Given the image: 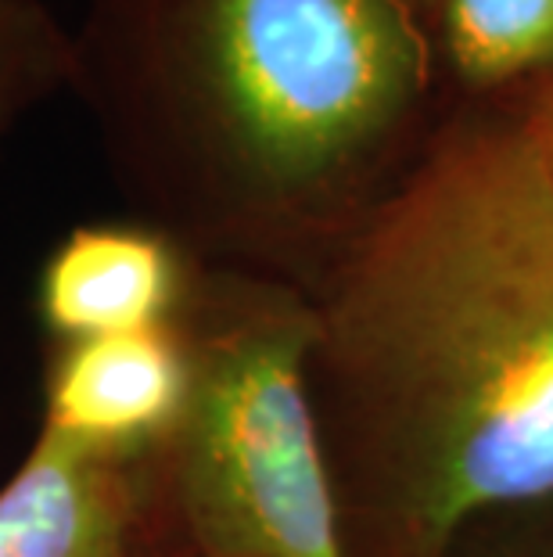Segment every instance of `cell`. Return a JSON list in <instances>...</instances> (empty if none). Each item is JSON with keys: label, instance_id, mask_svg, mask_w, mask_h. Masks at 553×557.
Segmentation results:
<instances>
[{"label": "cell", "instance_id": "obj_5", "mask_svg": "<svg viewBox=\"0 0 553 557\" xmlns=\"http://www.w3.org/2000/svg\"><path fill=\"white\" fill-rule=\"evenodd\" d=\"M187 349L180 327L126 331L43 349L40 435L93 457L144 460L180 418Z\"/></svg>", "mask_w": 553, "mask_h": 557}, {"label": "cell", "instance_id": "obj_7", "mask_svg": "<svg viewBox=\"0 0 553 557\" xmlns=\"http://www.w3.org/2000/svg\"><path fill=\"white\" fill-rule=\"evenodd\" d=\"M428 26L453 98L514 101L553 73V0H435Z\"/></svg>", "mask_w": 553, "mask_h": 557}, {"label": "cell", "instance_id": "obj_12", "mask_svg": "<svg viewBox=\"0 0 553 557\" xmlns=\"http://www.w3.org/2000/svg\"><path fill=\"white\" fill-rule=\"evenodd\" d=\"M406 4H410V8H417L420 15L428 18V11H431V4H435V0H406Z\"/></svg>", "mask_w": 553, "mask_h": 557}, {"label": "cell", "instance_id": "obj_1", "mask_svg": "<svg viewBox=\"0 0 553 557\" xmlns=\"http://www.w3.org/2000/svg\"><path fill=\"white\" fill-rule=\"evenodd\" d=\"M305 292L345 557L553 496V176L511 101L456 98Z\"/></svg>", "mask_w": 553, "mask_h": 557}, {"label": "cell", "instance_id": "obj_2", "mask_svg": "<svg viewBox=\"0 0 553 557\" xmlns=\"http://www.w3.org/2000/svg\"><path fill=\"white\" fill-rule=\"evenodd\" d=\"M73 40V98L129 216L299 288L456 101L406 0H84Z\"/></svg>", "mask_w": 553, "mask_h": 557}, {"label": "cell", "instance_id": "obj_10", "mask_svg": "<svg viewBox=\"0 0 553 557\" xmlns=\"http://www.w3.org/2000/svg\"><path fill=\"white\" fill-rule=\"evenodd\" d=\"M514 112L521 120L525 134L532 137L539 159L553 176V73H546L536 87H528L521 98H514Z\"/></svg>", "mask_w": 553, "mask_h": 557}, {"label": "cell", "instance_id": "obj_4", "mask_svg": "<svg viewBox=\"0 0 553 557\" xmlns=\"http://www.w3.org/2000/svg\"><path fill=\"white\" fill-rule=\"evenodd\" d=\"M202 259L137 216L76 223L33 281V317L47 346L169 327L184 313Z\"/></svg>", "mask_w": 553, "mask_h": 557}, {"label": "cell", "instance_id": "obj_3", "mask_svg": "<svg viewBox=\"0 0 553 557\" xmlns=\"http://www.w3.org/2000/svg\"><path fill=\"white\" fill-rule=\"evenodd\" d=\"M176 327L187 396L144 457L148 529L194 557H345L310 393V292L202 263Z\"/></svg>", "mask_w": 553, "mask_h": 557}, {"label": "cell", "instance_id": "obj_8", "mask_svg": "<svg viewBox=\"0 0 553 557\" xmlns=\"http://www.w3.org/2000/svg\"><path fill=\"white\" fill-rule=\"evenodd\" d=\"M76 40L47 0H0V145L26 115L73 94Z\"/></svg>", "mask_w": 553, "mask_h": 557}, {"label": "cell", "instance_id": "obj_6", "mask_svg": "<svg viewBox=\"0 0 553 557\" xmlns=\"http://www.w3.org/2000/svg\"><path fill=\"white\" fill-rule=\"evenodd\" d=\"M144 460L93 457L37 432L0 485V557H140Z\"/></svg>", "mask_w": 553, "mask_h": 557}, {"label": "cell", "instance_id": "obj_9", "mask_svg": "<svg viewBox=\"0 0 553 557\" xmlns=\"http://www.w3.org/2000/svg\"><path fill=\"white\" fill-rule=\"evenodd\" d=\"M445 557H553V496L470 521Z\"/></svg>", "mask_w": 553, "mask_h": 557}, {"label": "cell", "instance_id": "obj_11", "mask_svg": "<svg viewBox=\"0 0 553 557\" xmlns=\"http://www.w3.org/2000/svg\"><path fill=\"white\" fill-rule=\"evenodd\" d=\"M140 557H194V554H187L184 547H176V543L169 540H162L155 536V532H144V547H140Z\"/></svg>", "mask_w": 553, "mask_h": 557}]
</instances>
